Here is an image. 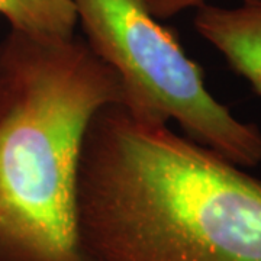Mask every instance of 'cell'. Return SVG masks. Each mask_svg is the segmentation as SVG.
Wrapping results in <instances>:
<instances>
[{
  "label": "cell",
  "instance_id": "4",
  "mask_svg": "<svg viewBox=\"0 0 261 261\" xmlns=\"http://www.w3.org/2000/svg\"><path fill=\"white\" fill-rule=\"evenodd\" d=\"M193 25L261 96V2L232 9L205 3L196 9Z\"/></svg>",
  "mask_w": 261,
  "mask_h": 261
},
{
  "label": "cell",
  "instance_id": "5",
  "mask_svg": "<svg viewBox=\"0 0 261 261\" xmlns=\"http://www.w3.org/2000/svg\"><path fill=\"white\" fill-rule=\"evenodd\" d=\"M0 15L10 29L48 39L73 38L79 23L73 0H0Z\"/></svg>",
  "mask_w": 261,
  "mask_h": 261
},
{
  "label": "cell",
  "instance_id": "2",
  "mask_svg": "<svg viewBox=\"0 0 261 261\" xmlns=\"http://www.w3.org/2000/svg\"><path fill=\"white\" fill-rule=\"evenodd\" d=\"M121 79L79 37L0 42V261H87L77 177L87 126Z\"/></svg>",
  "mask_w": 261,
  "mask_h": 261
},
{
  "label": "cell",
  "instance_id": "6",
  "mask_svg": "<svg viewBox=\"0 0 261 261\" xmlns=\"http://www.w3.org/2000/svg\"><path fill=\"white\" fill-rule=\"evenodd\" d=\"M243 3H260L261 0H241ZM207 0H149L152 15L160 20L170 19L187 9H197Z\"/></svg>",
  "mask_w": 261,
  "mask_h": 261
},
{
  "label": "cell",
  "instance_id": "1",
  "mask_svg": "<svg viewBox=\"0 0 261 261\" xmlns=\"http://www.w3.org/2000/svg\"><path fill=\"white\" fill-rule=\"evenodd\" d=\"M108 105L84 135L79 229L87 261H261V178Z\"/></svg>",
  "mask_w": 261,
  "mask_h": 261
},
{
  "label": "cell",
  "instance_id": "3",
  "mask_svg": "<svg viewBox=\"0 0 261 261\" xmlns=\"http://www.w3.org/2000/svg\"><path fill=\"white\" fill-rule=\"evenodd\" d=\"M77 22L96 56L118 73L123 106L138 121L168 125L240 167L261 163V129L238 121L206 89L202 67L149 0H73Z\"/></svg>",
  "mask_w": 261,
  "mask_h": 261
}]
</instances>
